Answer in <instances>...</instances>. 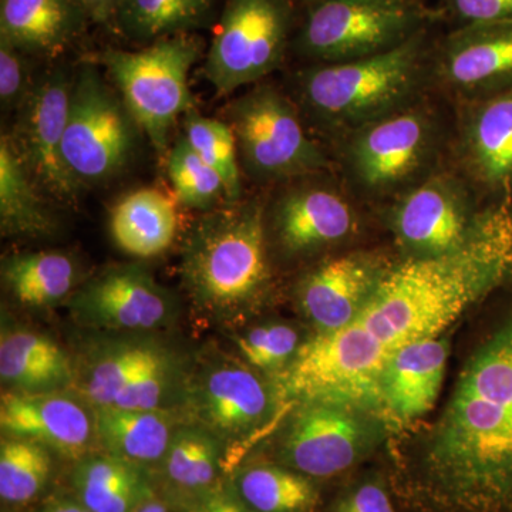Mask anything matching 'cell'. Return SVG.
Listing matches in <instances>:
<instances>
[{
    "label": "cell",
    "mask_w": 512,
    "mask_h": 512,
    "mask_svg": "<svg viewBox=\"0 0 512 512\" xmlns=\"http://www.w3.org/2000/svg\"><path fill=\"white\" fill-rule=\"evenodd\" d=\"M510 281L512 202H497L457 251L390 265L353 322L315 333L272 376L276 394L292 404L340 397L379 409L377 382L394 353L440 338L471 306Z\"/></svg>",
    "instance_id": "1"
},
{
    "label": "cell",
    "mask_w": 512,
    "mask_h": 512,
    "mask_svg": "<svg viewBox=\"0 0 512 512\" xmlns=\"http://www.w3.org/2000/svg\"><path fill=\"white\" fill-rule=\"evenodd\" d=\"M404 473L431 512H512V311L468 357Z\"/></svg>",
    "instance_id": "2"
},
{
    "label": "cell",
    "mask_w": 512,
    "mask_h": 512,
    "mask_svg": "<svg viewBox=\"0 0 512 512\" xmlns=\"http://www.w3.org/2000/svg\"><path fill=\"white\" fill-rule=\"evenodd\" d=\"M181 278L212 320L232 322L261 305L272 284L264 205L239 200L205 211L184 238Z\"/></svg>",
    "instance_id": "3"
},
{
    "label": "cell",
    "mask_w": 512,
    "mask_h": 512,
    "mask_svg": "<svg viewBox=\"0 0 512 512\" xmlns=\"http://www.w3.org/2000/svg\"><path fill=\"white\" fill-rule=\"evenodd\" d=\"M427 62L423 30L380 55L312 64L296 77L299 106L320 130L345 137L420 101Z\"/></svg>",
    "instance_id": "4"
},
{
    "label": "cell",
    "mask_w": 512,
    "mask_h": 512,
    "mask_svg": "<svg viewBox=\"0 0 512 512\" xmlns=\"http://www.w3.org/2000/svg\"><path fill=\"white\" fill-rule=\"evenodd\" d=\"M443 146L440 114L417 101L343 137L348 180L369 198H399L436 173Z\"/></svg>",
    "instance_id": "5"
},
{
    "label": "cell",
    "mask_w": 512,
    "mask_h": 512,
    "mask_svg": "<svg viewBox=\"0 0 512 512\" xmlns=\"http://www.w3.org/2000/svg\"><path fill=\"white\" fill-rule=\"evenodd\" d=\"M198 57L200 43L188 35L157 40L133 52L101 53L100 62L128 113L158 153L170 146L177 120L197 109L188 79Z\"/></svg>",
    "instance_id": "6"
},
{
    "label": "cell",
    "mask_w": 512,
    "mask_h": 512,
    "mask_svg": "<svg viewBox=\"0 0 512 512\" xmlns=\"http://www.w3.org/2000/svg\"><path fill=\"white\" fill-rule=\"evenodd\" d=\"M225 116L241 168L252 180L295 181L329 170V158L303 126L298 106L274 84H255L229 104Z\"/></svg>",
    "instance_id": "7"
},
{
    "label": "cell",
    "mask_w": 512,
    "mask_h": 512,
    "mask_svg": "<svg viewBox=\"0 0 512 512\" xmlns=\"http://www.w3.org/2000/svg\"><path fill=\"white\" fill-rule=\"evenodd\" d=\"M387 421L372 404L325 397L293 404L278 443V464L328 480L352 470L383 443Z\"/></svg>",
    "instance_id": "8"
},
{
    "label": "cell",
    "mask_w": 512,
    "mask_h": 512,
    "mask_svg": "<svg viewBox=\"0 0 512 512\" xmlns=\"http://www.w3.org/2000/svg\"><path fill=\"white\" fill-rule=\"evenodd\" d=\"M427 16L414 0H313L296 47L313 64L365 59L419 35Z\"/></svg>",
    "instance_id": "9"
},
{
    "label": "cell",
    "mask_w": 512,
    "mask_h": 512,
    "mask_svg": "<svg viewBox=\"0 0 512 512\" xmlns=\"http://www.w3.org/2000/svg\"><path fill=\"white\" fill-rule=\"evenodd\" d=\"M140 128L99 70L84 64L73 77L63 157L82 187L110 180L130 160Z\"/></svg>",
    "instance_id": "10"
},
{
    "label": "cell",
    "mask_w": 512,
    "mask_h": 512,
    "mask_svg": "<svg viewBox=\"0 0 512 512\" xmlns=\"http://www.w3.org/2000/svg\"><path fill=\"white\" fill-rule=\"evenodd\" d=\"M292 26L288 0H227L205 59L218 96L255 86L285 59Z\"/></svg>",
    "instance_id": "11"
},
{
    "label": "cell",
    "mask_w": 512,
    "mask_h": 512,
    "mask_svg": "<svg viewBox=\"0 0 512 512\" xmlns=\"http://www.w3.org/2000/svg\"><path fill=\"white\" fill-rule=\"evenodd\" d=\"M279 402L274 384L228 357L205 360L185 377L180 396L188 423L211 431L228 448L242 446L264 429Z\"/></svg>",
    "instance_id": "12"
},
{
    "label": "cell",
    "mask_w": 512,
    "mask_h": 512,
    "mask_svg": "<svg viewBox=\"0 0 512 512\" xmlns=\"http://www.w3.org/2000/svg\"><path fill=\"white\" fill-rule=\"evenodd\" d=\"M483 212L464 180L441 171L396 198L390 227L406 258H434L463 247Z\"/></svg>",
    "instance_id": "13"
},
{
    "label": "cell",
    "mask_w": 512,
    "mask_h": 512,
    "mask_svg": "<svg viewBox=\"0 0 512 512\" xmlns=\"http://www.w3.org/2000/svg\"><path fill=\"white\" fill-rule=\"evenodd\" d=\"M73 319L87 328L150 332L174 318L173 295L141 265L111 266L74 291Z\"/></svg>",
    "instance_id": "14"
},
{
    "label": "cell",
    "mask_w": 512,
    "mask_h": 512,
    "mask_svg": "<svg viewBox=\"0 0 512 512\" xmlns=\"http://www.w3.org/2000/svg\"><path fill=\"white\" fill-rule=\"evenodd\" d=\"M73 79L53 70L33 84L18 110L13 144L37 185L63 201H74L82 185L74 180L63 157L64 130Z\"/></svg>",
    "instance_id": "15"
},
{
    "label": "cell",
    "mask_w": 512,
    "mask_h": 512,
    "mask_svg": "<svg viewBox=\"0 0 512 512\" xmlns=\"http://www.w3.org/2000/svg\"><path fill=\"white\" fill-rule=\"evenodd\" d=\"M67 392L19 393L5 390L0 400L3 436L36 441L69 460L89 456L97 440L94 410Z\"/></svg>",
    "instance_id": "16"
},
{
    "label": "cell",
    "mask_w": 512,
    "mask_h": 512,
    "mask_svg": "<svg viewBox=\"0 0 512 512\" xmlns=\"http://www.w3.org/2000/svg\"><path fill=\"white\" fill-rule=\"evenodd\" d=\"M312 177L286 188L272 208L276 244L288 256L335 247L357 229L356 210L348 195L335 185L315 183Z\"/></svg>",
    "instance_id": "17"
},
{
    "label": "cell",
    "mask_w": 512,
    "mask_h": 512,
    "mask_svg": "<svg viewBox=\"0 0 512 512\" xmlns=\"http://www.w3.org/2000/svg\"><path fill=\"white\" fill-rule=\"evenodd\" d=\"M389 268L383 255L350 252L325 259L306 272L296 299L315 333L335 332L353 322Z\"/></svg>",
    "instance_id": "18"
},
{
    "label": "cell",
    "mask_w": 512,
    "mask_h": 512,
    "mask_svg": "<svg viewBox=\"0 0 512 512\" xmlns=\"http://www.w3.org/2000/svg\"><path fill=\"white\" fill-rule=\"evenodd\" d=\"M437 82L461 101L512 87V22L460 26L434 60Z\"/></svg>",
    "instance_id": "19"
},
{
    "label": "cell",
    "mask_w": 512,
    "mask_h": 512,
    "mask_svg": "<svg viewBox=\"0 0 512 512\" xmlns=\"http://www.w3.org/2000/svg\"><path fill=\"white\" fill-rule=\"evenodd\" d=\"M458 156L467 177L498 202L512 201V87L466 103Z\"/></svg>",
    "instance_id": "20"
},
{
    "label": "cell",
    "mask_w": 512,
    "mask_h": 512,
    "mask_svg": "<svg viewBox=\"0 0 512 512\" xmlns=\"http://www.w3.org/2000/svg\"><path fill=\"white\" fill-rule=\"evenodd\" d=\"M447 360L448 343L440 338L412 343L390 357L376 390L387 426H407L434 409L446 377Z\"/></svg>",
    "instance_id": "21"
},
{
    "label": "cell",
    "mask_w": 512,
    "mask_h": 512,
    "mask_svg": "<svg viewBox=\"0 0 512 512\" xmlns=\"http://www.w3.org/2000/svg\"><path fill=\"white\" fill-rule=\"evenodd\" d=\"M89 19L74 0H0V39L26 55L55 56Z\"/></svg>",
    "instance_id": "22"
},
{
    "label": "cell",
    "mask_w": 512,
    "mask_h": 512,
    "mask_svg": "<svg viewBox=\"0 0 512 512\" xmlns=\"http://www.w3.org/2000/svg\"><path fill=\"white\" fill-rule=\"evenodd\" d=\"M0 379L10 392H66L74 386L76 366L46 335L28 329H3Z\"/></svg>",
    "instance_id": "23"
},
{
    "label": "cell",
    "mask_w": 512,
    "mask_h": 512,
    "mask_svg": "<svg viewBox=\"0 0 512 512\" xmlns=\"http://www.w3.org/2000/svg\"><path fill=\"white\" fill-rule=\"evenodd\" d=\"M164 350L154 339L106 340L83 357L74 387L92 409L116 407L138 373Z\"/></svg>",
    "instance_id": "24"
},
{
    "label": "cell",
    "mask_w": 512,
    "mask_h": 512,
    "mask_svg": "<svg viewBox=\"0 0 512 512\" xmlns=\"http://www.w3.org/2000/svg\"><path fill=\"white\" fill-rule=\"evenodd\" d=\"M175 202L157 188H140L121 198L110 214V234L121 251L136 258L163 254L177 237Z\"/></svg>",
    "instance_id": "25"
},
{
    "label": "cell",
    "mask_w": 512,
    "mask_h": 512,
    "mask_svg": "<svg viewBox=\"0 0 512 512\" xmlns=\"http://www.w3.org/2000/svg\"><path fill=\"white\" fill-rule=\"evenodd\" d=\"M93 410L99 444L107 453L140 467L161 464L180 424L173 410Z\"/></svg>",
    "instance_id": "26"
},
{
    "label": "cell",
    "mask_w": 512,
    "mask_h": 512,
    "mask_svg": "<svg viewBox=\"0 0 512 512\" xmlns=\"http://www.w3.org/2000/svg\"><path fill=\"white\" fill-rule=\"evenodd\" d=\"M12 137L0 138V229L3 237L43 238L55 234L57 220L37 191Z\"/></svg>",
    "instance_id": "27"
},
{
    "label": "cell",
    "mask_w": 512,
    "mask_h": 512,
    "mask_svg": "<svg viewBox=\"0 0 512 512\" xmlns=\"http://www.w3.org/2000/svg\"><path fill=\"white\" fill-rule=\"evenodd\" d=\"M73 485L80 503L93 512H131L154 495L144 467L107 451L79 460Z\"/></svg>",
    "instance_id": "28"
},
{
    "label": "cell",
    "mask_w": 512,
    "mask_h": 512,
    "mask_svg": "<svg viewBox=\"0 0 512 512\" xmlns=\"http://www.w3.org/2000/svg\"><path fill=\"white\" fill-rule=\"evenodd\" d=\"M80 266L72 255L45 251L2 259V281L10 295L28 308H50L79 288Z\"/></svg>",
    "instance_id": "29"
},
{
    "label": "cell",
    "mask_w": 512,
    "mask_h": 512,
    "mask_svg": "<svg viewBox=\"0 0 512 512\" xmlns=\"http://www.w3.org/2000/svg\"><path fill=\"white\" fill-rule=\"evenodd\" d=\"M231 487L254 512H313L320 501L312 478L282 464L255 463L239 468Z\"/></svg>",
    "instance_id": "30"
},
{
    "label": "cell",
    "mask_w": 512,
    "mask_h": 512,
    "mask_svg": "<svg viewBox=\"0 0 512 512\" xmlns=\"http://www.w3.org/2000/svg\"><path fill=\"white\" fill-rule=\"evenodd\" d=\"M215 5L217 0H123L113 22L127 39L150 45L201 28Z\"/></svg>",
    "instance_id": "31"
},
{
    "label": "cell",
    "mask_w": 512,
    "mask_h": 512,
    "mask_svg": "<svg viewBox=\"0 0 512 512\" xmlns=\"http://www.w3.org/2000/svg\"><path fill=\"white\" fill-rule=\"evenodd\" d=\"M224 444L194 423H180L161 461L164 477L184 497L205 493L217 485Z\"/></svg>",
    "instance_id": "32"
},
{
    "label": "cell",
    "mask_w": 512,
    "mask_h": 512,
    "mask_svg": "<svg viewBox=\"0 0 512 512\" xmlns=\"http://www.w3.org/2000/svg\"><path fill=\"white\" fill-rule=\"evenodd\" d=\"M49 448L28 439L3 436L0 443V497L26 504L42 493L52 473Z\"/></svg>",
    "instance_id": "33"
},
{
    "label": "cell",
    "mask_w": 512,
    "mask_h": 512,
    "mask_svg": "<svg viewBox=\"0 0 512 512\" xmlns=\"http://www.w3.org/2000/svg\"><path fill=\"white\" fill-rule=\"evenodd\" d=\"M185 140L218 174L227 190V202L241 200L242 181L237 140L227 121L188 111L183 117Z\"/></svg>",
    "instance_id": "34"
},
{
    "label": "cell",
    "mask_w": 512,
    "mask_h": 512,
    "mask_svg": "<svg viewBox=\"0 0 512 512\" xmlns=\"http://www.w3.org/2000/svg\"><path fill=\"white\" fill-rule=\"evenodd\" d=\"M167 171L178 202L190 210L210 211L227 202L221 175L205 163L184 136L168 151Z\"/></svg>",
    "instance_id": "35"
},
{
    "label": "cell",
    "mask_w": 512,
    "mask_h": 512,
    "mask_svg": "<svg viewBox=\"0 0 512 512\" xmlns=\"http://www.w3.org/2000/svg\"><path fill=\"white\" fill-rule=\"evenodd\" d=\"M235 343L239 355L252 369L274 376L292 362L303 342L293 326L266 323L237 336Z\"/></svg>",
    "instance_id": "36"
},
{
    "label": "cell",
    "mask_w": 512,
    "mask_h": 512,
    "mask_svg": "<svg viewBox=\"0 0 512 512\" xmlns=\"http://www.w3.org/2000/svg\"><path fill=\"white\" fill-rule=\"evenodd\" d=\"M33 84L30 80L26 53L0 39V103L3 110H19L29 96Z\"/></svg>",
    "instance_id": "37"
},
{
    "label": "cell",
    "mask_w": 512,
    "mask_h": 512,
    "mask_svg": "<svg viewBox=\"0 0 512 512\" xmlns=\"http://www.w3.org/2000/svg\"><path fill=\"white\" fill-rule=\"evenodd\" d=\"M329 512H396L386 481L379 476L360 478L333 501Z\"/></svg>",
    "instance_id": "38"
},
{
    "label": "cell",
    "mask_w": 512,
    "mask_h": 512,
    "mask_svg": "<svg viewBox=\"0 0 512 512\" xmlns=\"http://www.w3.org/2000/svg\"><path fill=\"white\" fill-rule=\"evenodd\" d=\"M461 26L512 22V0H446Z\"/></svg>",
    "instance_id": "39"
},
{
    "label": "cell",
    "mask_w": 512,
    "mask_h": 512,
    "mask_svg": "<svg viewBox=\"0 0 512 512\" xmlns=\"http://www.w3.org/2000/svg\"><path fill=\"white\" fill-rule=\"evenodd\" d=\"M187 512H254L239 500L231 485L217 484L205 493L185 497Z\"/></svg>",
    "instance_id": "40"
},
{
    "label": "cell",
    "mask_w": 512,
    "mask_h": 512,
    "mask_svg": "<svg viewBox=\"0 0 512 512\" xmlns=\"http://www.w3.org/2000/svg\"><path fill=\"white\" fill-rule=\"evenodd\" d=\"M94 22H113L123 0H74Z\"/></svg>",
    "instance_id": "41"
},
{
    "label": "cell",
    "mask_w": 512,
    "mask_h": 512,
    "mask_svg": "<svg viewBox=\"0 0 512 512\" xmlns=\"http://www.w3.org/2000/svg\"><path fill=\"white\" fill-rule=\"evenodd\" d=\"M42 512H93L80 501L57 500L47 504Z\"/></svg>",
    "instance_id": "42"
},
{
    "label": "cell",
    "mask_w": 512,
    "mask_h": 512,
    "mask_svg": "<svg viewBox=\"0 0 512 512\" xmlns=\"http://www.w3.org/2000/svg\"><path fill=\"white\" fill-rule=\"evenodd\" d=\"M131 512H168V507L164 501L158 500L153 495V497L147 498L146 501H143Z\"/></svg>",
    "instance_id": "43"
}]
</instances>
